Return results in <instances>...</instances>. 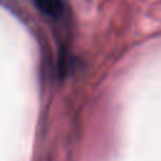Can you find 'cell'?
I'll use <instances>...</instances> for the list:
<instances>
[{
    "label": "cell",
    "instance_id": "cell-1",
    "mask_svg": "<svg viewBox=\"0 0 161 161\" xmlns=\"http://www.w3.org/2000/svg\"><path fill=\"white\" fill-rule=\"evenodd\" d=\"M35 6L50 18H60L65 9L64 0H33Z\"/></svg>",
    "mask_w": 161,
    "mask_h": 161
}]
</instances>
